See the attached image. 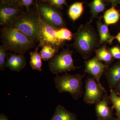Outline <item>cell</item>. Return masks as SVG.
<instances>
[{
    "mask_svg": "<svg viewBox=\"0 0 120 120\" xmlns=\"http://www.w3.org/2000/svg\"><path fill=\"white\" fill-rule=\"evenodd\" d=\"M7 50L3 45L0 46V69L3 71L5 68L6 58L8 56L9 54L7 52Z\"/></svg>",
    "mask_w": 120,
    "mask_h": 120,
    "instance_id": "cell-24",
    "label": "cell"
},
{
    "mask_svg": "<svg viewBox=\"0 0 120 120\" xmlns=\"http://www.w3.org/2000/svg\"><path fill=\"white\" fill-rule=\"evenodd\" d=\"M105 1V0H93L88 4V6L91 14L90 22H91L101 12L105 11L106 9Z\"/></svg>",
    "mask_w": 120,
    "mask_h": 120,
    "instance_id": "cell-16",
    "label": "cell"
},
{
    "mask_svg": "<svg viewBox=\"0 0 120 120\" xmlns=\"http://www.w3.org/2000/svg\"><path fill=\"white\" fill-rule=\"evenodd\" d=\"M67 0H45L42 1L60 10L63 9L64 5H67Z\"/></svg>",
    "mask_w": 120,
    "mask_h": 120,
    "instance_id": "cell-25",
    "label": "cell"
},
{
    "mask_svg": "<svg viewBox=\"0 0 120 120\" xmlns=\"http://www.w3.org/2000/svg\"><path fill=\"white\" fill-rule=\"evenodd\" d=\"M105 1L109 2L112 4V7H116L117 5L120 4V0H105Z\"/></svg>",
    "mask_w": 120,
    "mask_h": 120,
    "instance_id": "cell-29",
    "label": "cell"
},
{
    "mask_svg": "<svg viewBox=\"0 0 120 120\" xmlns=\"http://www.w3.org/2000/svg\"><path fill=\"white\" fill-rule=\"evenodd\" d=\"M85 75H71L66 72L62 75H57L54 78L55 86L60 93L68 92L75 100L82 96V79Z\"/></svg>",
    "mask_w": 120,
    "mask_h": 120,
    "instance_id": "cell-4",
    "label": "cell"
},
{
    "mask_svg": "<svg viewBox=\"0 0 120 120\" xmlns=\"http://www.w3.org/2000/svg\"><path fill=\"white\" fill-rule=\"evenodd\" d=\"M111 90H113L120 81V61L106 68L105 72Z\"/></svg>",
    "mask_w": 120,
    "mask_h": 120,
    "instance_id": "cell-12",
    "label": "cell"
},
{
    "mask_svg": "<svg viewBox=\"0 0 120 120\" xmlns=\"http://www.w3.org/2000/svg\"><path fill=\"white\" fill-rule=\"evenodd\" d=\"M83 3L77 2L71 5L68 9V14L72 21L75 22L80 17L83 12Z\"/></svg>",
    "mask_w": 120,
    "mask_h": 120,
    "instance_id": "cell-19",
    "label": "cell"
},
{
    "mask_svg": "<svg viewBox=\"0 0 120 120\" xmlns=\"http://www.w3.org/2000/svg\"><path fill=\"white\" fill-rule=\"evenodd\" d=\"M22 4L26 8V10L28 11L30 7L34 4V0H21Z\"/></svg>",
    "mask_w": 120,
    "mask_h": 120,
    "instance_id": "cell-28",
    "label": "cell"
},
{
    "mask_svg": "<svg viewBox=\"0 0 120 120\" xmlns=\"http://www.w3.org/2000/svg\"><path fill=\"white\" fill-rule=\"evenodd\" d=\"M59 51L51 45L46 44L42 46L40 54L42 60L47 61L52 59Z\"/></svg>",
    "mask_w": 120,
    "mask_h": 120,
    "instance_id": "cell-21",
    "label": "cell"
},
{
    "mask_svg": "<svg viewBox=\"0 0 120 120\" xmlns=\"http://www.w3.org/2000/svg\"><path fill=\"white\" fill-rule=\"evenodd\" d=\"M106 92L105 88L98 84L94 77H88L86 80L84 101L88 104L97 103Z\"/></svg>",
    "mask_w": 120,
    "mask_h": 120,
    "instance_id": "cell-8",
    "label": "cell"
},
{
    "mask_svg": "<svg viewBox=\"0 0 120 120\" xmlns=\"http://www.w3.org/2000/svg\"><path fill=\"white\" fill-rule=\"evenodd\" d=\"M5 67L12 71L19 72L26 65L24 54L11 52L6 58Z\"/></svg>",
    "mask_w": 120,
    "mask_h": 120,
    "instance_id": "cell-11",
    "label": "cell"
},
{
    "mask_svg": "<svg viewBox=\"0 0 120 120\" xmlns=\"http://www.w3.org/2000/svg\"><path fill=\"white\" fill-rule=\"evenodd\" d=\"M115 39H116L120 43V32L115 36Z\"/></svg>",
    "mask_w": 120,
    "mask_h": 120,
    "instance_id": "cell-31",
    "label": "cell"
},
{
    "mask_svg": "<svg viewBox=\"0 0 120 120\" xmlns=\"http://www.w3.org/2000/svg\"><path fill=\"white\" fill-rule=\"evenodd\" d=\"M73 53L72 50L67 48L60 53L56 54L49 62V70L52 73L58 75L80 68L81 67H76L74 65L72 57Z\"/></svg>",
    "mask_w": 120,
    "mask_h": 120,
    "instance_id": "cell-6",
    "label": "cell"
},
{
    "mask_svg": "<svg viewBox=\"0 0 120 120\" xmlns=\"http://www.w3.org/2000/svg\"><path fill=\"white\" fill-rule=\"evenodd\" d=\"M109 98L112 101L113 107L118 115H120V97L113 90H111Z\"/></svg>",
    "mask_w": 120,
    "mask_h": 120,
    "instance_id": "cell-23",
    "label": "cell"
},
{
    "mask_svg": "<svg viewBox=\"0 0 120 120\" xmlns=\"http://www.w3.org/2000/svg\"><path fill=\"white\" fill-rule=\"evenodd\" d=\"M24 7L0 4V25L2 27H10L20 14Z\"/></svg>",
    "mask_w": 120,
    "mask_h": 120,
    "instance_id": "cell-9",
    "label": "cell"
},
{
    "mask_svg": "<svg viewBox=\"0 0 120 120\" xmlns=\"http://www.w3.org/2000/svg\"><path fill=\"white\" fill-rule=\"evenodd\" d=\"M113 58L120 60V47L118 45L111 47H107Z\"/></svg>",
    "mask_w": 120,
    "mask_h": 120,
    "instance_id": "cell-26",
    "label": "cell"
},
{
    "mask_svg": "<svg viewBox=\"0 0 120 120\" xmlns=\"http://www.w3.org/2000/svg\"><path fill=\"white\" fill-rule=\"evenodd\" d=\"M97 26L101 45L112 44L114 39H115V36L110 34L108 25L102 22L101 17L98 18L97 22Z\"/></svg>",
    "mask_w": 120,
    "mask_h": 120,
    "instance_id": "cell-13",
    "label": "cell"
},
{
    "mask_svg": "<svg viewBox=\"0 0 120 120\" xmlns=\"http://www.w3.org/2000/svg\"><path fill=\"white\" fill-rule=\"evenodd\" d=\"M39 47L37 46L34 52H30V66L33 70H37L41 71H42V61L41 54L39 53L38 51Z\"/></svg>",
    "mask_w": 120,
    "mask_h": 120,
    "instance_id": "cell-20",
    "label": "cell"
},
{
    "mask_svg": "<svg viewBox=\"0 0 120 120\" xmlns=\"http://www.w3.org/2000/svg\"><path fill=\"white\" fill-rule=\"evenodd\" d=\"M0 3L9 5L23 7L22 4L21 0H0Z\"/></svg>",
    "mask_w": 120,
    "mask_h": 120,
    "instance_id": "cell-27",
    "label": "cell"
},
{
    "mask_svg": "<svg viewBox=\"0 0 120 120\" xmlns=\"http://www.w3.org/2000/svg\"><path fill=\"white\" fill-rule=\"evenodd\" d=\"M0 38L2 45L11 52L24 54L36 45L23 33L11 27L1 28Z\"/></svg>",
    "mask_w": 120,
    "mask_h": 120,
    "instance_id": "cell-2",
    "label": "cell"
},
{
    "mask_svg": "<svg viewBox=\"0 0 120 120\" xmlns=\"http://www.w3.org/2000/svg\"><path fill=\"white\" fill-rule=\"evenodd\" d=\"M50 120H76L75 115L64 107L58 105Z\"/></svg>",
    "mask_w": 120,
    "mask_h": 120,
    "instance_id": "cell-17",
    "label": "cell"
},
{
    "mask_svg": "<svg viewBox=\"0 0 120 120\" xmlns=\"http://www.w3.org/2000/svg\"><path fill=\"white\" fill-rule=\"evenodd\" d=\"M91 23L81 24L73 36L72 46L85 60L101 45L98 32Z\"/></svg>",
    "mask_w": 120,
    "mask_h": 120,
    "instance_id": "cell-1",
    "label": "cell"
},
{
    "mask_svg": "<svg viewBox=\"0 0 120 120\" xmlns=\"http://www.w3.org/2000/svg\"><path fill=\"white\" fill-rule=\"evenodd\" d=\"M103 18L105 23L108 26L115 24L120 19V14L114 7H112L105 12Z\"/></svg>",
    "mask_w": 120,
    "mask_h": 120,
    "instance_id": "cell-18",
    "label": "cell"
},
{
    "mask_svg": "<svg viewBox=\"0 0 120 120\" xmlns=\"http://www.w3.org/2000/svg\"><path fill=\"white\" fill-rule=\"evenodd\" d=\"M116 87L117 90H118V91H119L120 92V81L118 83V84H117Z\"/></svg>",
    "mask_w": 120,
    "mask_h": 120,
    "instance_id": "cell-32",
    "label": "cell"
},
{
    "mask_svg": "<svg viewBox=\"0 0 120 120\" xmlns=\"http://www.w3.org/2000/svg\"><path fill=\"white\" fill-rule=\"evenodd\" d=\"M0 120H9L8 118L4 114H0Z\"/></svg>",
    "mask_w": 120,
    "mask_h": 120,
    "instance_id": "cell-30",
    "label": "cell"
},
{
    "mask_svg": "<svg viewBox=\"0 0 120 120\" xmlns=\"http://www.w3.org/2000/svg\"><path fill=\"white\" fill-rule=\"evenodd\" d=\"M56 32L57 37L61 40L65 41H70L73 38V34L66 27L57 29Z\"/></svg>",
    "mask_w": 120,
    "mask_h": 120,
    "instance_id": "cell-22",
    "label": "cell"
},
{
    "mask_svg": "<svg viewBox=\"0 0 120 120\" xmlns=\"http://www.w3.org/2000/svg\"><path fill=\"white\" fill-rule=\"evenodd\" d=\"M84 64L85 72L92 75L98 84L103 87L100 82V80L107 68L106 65L102 61L99 60L96 56L86 61Z\"/></svg>",
    "mask_w": 120,
    "mask_h": 120,
    "instance_id": "cell-10",
    "label": "cell"
},
{
    "mask_svg": "<svg viewBox=\"0 0 120 120\" xmlns=\"http://www.w3.org/2000/svg\"><path fill=\"white\" fill-rule=\"evenodd\" d=\"M40 19L39 43L38 47H42L45 44H48L56 49L60 50V48L64 46L66 41L58 38L56 32L57 29L45 22L40 18Z\"/></svg>",
    "mask_w": 120,
    "mask_h": 120,
    "instance_id": "cell-7",
    "label": "cell"
},
{
    "mask_svg": "<svg viewBox=\"0 0 120 120\" xmlns=\"http://www.w3.org/2000/svg\"><path fill=\"white\" fill-rule=\"evenodd\" d=\"M37 0L38 1H42L45 0Z\"/></svg>",
    "mask_w": 120,
    "mask_h": 120,
    "instance_id": "cell-33",
    "label": "cell"
},
{
    "mask_svg": "<svg viewBox=\"0 0 120 120\" xmlns=\"http://www.w3.org/2000/svg\"></svg>",
    "mask_w": 120,
    "mask_h": 120,
    "instance_id": "cell-34",
    "label": "cell"
},
{
    "mask_svg": "<svg viewBox=\"0 0 120 120\" xmlns=\"http://www.w3.org/2000/svg\"><path fill=\"white\" fill-rule=\"evenodd\" d=\"M40 19L36 11L30 8L18 16L10 27L19 30L35 43L39 42Z\"/></svg>",
    "mask_w": 120,
    "mask_h": 120,
    "instance_id": "cell-3",
    "label": "cell"
},
{
    "mask_svg": "<svg viewBox=\"0 0 120 120\" xmlns=\"http://www.w3.org/2000/svg\"><path fill=\"white\" fill-rule=\"evenodd\" d=\"M35 0V9L41 19L56 29L66 27V22L60 9L46 2Z\"/></svg>",
    "mask_w": 120,
    "mask_h": 120,
    "instance_id": "cell-5",
    "label": "cell"
},
{
    "mask_svg": "<svg viewBox=\"0 0 120 120\" xmlns=\"http://www.w3.org/2000/svg\"><path fill=\"white\" fill-rule=\"evenodd\" d=\"M109 99V97H108L106 92L101 101L96 103V110L97 114L104 119L109 118L111 116V111L108 104Z\"/></svg>",
    "mask_w": 120,
    "mask_h": 120,
    "instance_id": "cell-14",
    "label": "cell"
},
{
    "mask_svg": "<svg viewBox=\"0 0 120 120\" xmlns=\"http://www.w3.org/2000/svg\"><path fill=\"white\" fill-rule=\"evenodd\" d=\"M98 60L103 61L107 68L109 67L113 60V58L106 45H102L95 51Z\"/></svg>",
    "mask_w": 120,
    "mask_h": 120,
    "instance_id": "cell-15",
    "label": "cell"
}]
</instances>
